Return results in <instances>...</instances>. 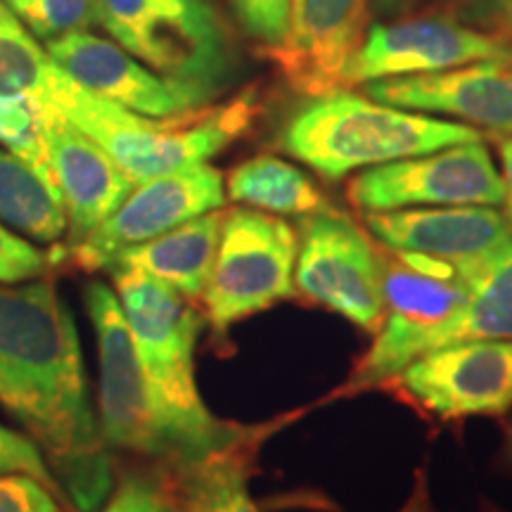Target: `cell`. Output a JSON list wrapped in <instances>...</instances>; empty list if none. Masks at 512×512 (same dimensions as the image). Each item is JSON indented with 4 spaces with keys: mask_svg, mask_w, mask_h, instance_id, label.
<instances>
[{
    "mask_svg": "<svg viewBox=\"0 0 512 512\" xmlns=\"http://www.w3.org/2000/svg\"><path fill=\"white\" fill-rule=\"evenodd\" d=\"M223 219L226 211L216 209L185 221L159 238L124 249L107 271L136 268L169 283L183 297L202 299L219 252Z\"/></svg>",
    "mask_w": 512,
    "mask_h": 512,
    "instance_id": "18",
    "label": "cell"
},
{
    "mask_svg": "<svg viewBox=\"0 0 512 512\" xmlns=\"http://www.w3.org/2000/svg\"><path fill=\"white\" fill-rule=\"evenodd\" d=\"M0 512H60L53 491L24 475L0 477Z\"/></svg>",
    "mask_w": 512,
    "mask_h": 512,
    "instance_id": "31",
    "label": "cell"
},
{
    "mask_svg": "<svg viewBox=\"0 0 512 512\" xmlns=\"http://www.w3.org/2000/svg\"><path fill=\"white\" fill-rule=\"evenodd\" d=\"M498 157H501V176L505 188L503 216L512 230V136L503 138L501 143H498Z\"/></svg>",
    "mask_w": 512,
    "mask_h": 512,
    "instance_id": "33",
    "label": "cell"
},
{
    "mask_svg": "<svg viewBox=\"0 0 512 512\" xmlns=\"http://www.w3.org/2000/svg\"><path fill=\"white\" fill-rule=\"evenodd\" d=\"M46 53L86 91L147 117H171L209 102L195 88L157 74L117 41H107L91 31L48 41Z\"/></svg>",
    "mask_w": 512,
    "mask_h": 512,
    "instance_id": "13",
    "label": "cell"
},
{
    "mask_svg": "<svg viewBox=\"0 0 512 512\" xmlns=\"http://www.w3.org/2000/svg\"><path fill=\"white\" fill-rule=\"evenodd\" d=\"M252 441L228 448L200 465L178 472V505L183 512H261L247 491Z\"/></svg>",
    "mask_w": 512,
    "mask_h": 512,
    "instance_id": "21",
    "label": "cell"
},
{
    "mask_svg": "<svg viewBox=\"0 0 512 512\" xmlns=\"http://www.w3.org/2000/svg\"><path fill=\"white\" fill-rule=\"evenodd\" d=\"M157 5L164 12H169L202 46L223 57H233L228 29L211 0H157Z\"/></svg>",
    "mask_w": 512,
    "mask_h": 512,
    "instance_id": "25",
    "label": "cell"
},
{
    "mask_svg": "<svg viewBox=\"0 0 512 512\" xmlns=\"http://www.w3.org/2000/svg\"><path fill=\"white\" fill-rule=\"evenodd\" d=\"M3 475H24L46 484L50 491L62 496L57 479L50 470L48 460L43 458L41 448L24 434L12 432L0 425V477Z\"/></svg>",
    "mask_w": 512,
    "mask_h": 512,
    "instance_id": "26",
    "label": "cell"
},
{
    "mask_svg": "<svg viewBox=\"0 0 512 512\" xmlns=\"http://www.w3.org/2000/svg\"><path fill=\"white\" fill-rule=\"evenodd\" d=\"M380 389L434 422L505 415L512 408V342L467 339L415 358Z\"/></svg>",
    "mask_w": 512,
    "mask_h": 512,
    "instance_id": "7",
    "label": "cell"
},
{
    "mask_svg": "<svg viewBox=\"0 0 512 512\" xmlns=\"http://www.w3.org/2000/svg\"><path fill=\"white\" fill-rule=\"evenodd\" d=\"M415 0H370V5H373V10L377 15L382 17H394L399 15V12L408 10Z\"/></svg>",
    "mask_w": 512,
    "mask_h": 512,
    "instance_id": "34",
    "label": "cell"
},
{
    "mask_svg": "<svg viewBox=\"0 0 512 512\" xmlns=\"http://www.w3.org/2000/svg\"><path fill=\"white\" fill-rule=\"evenodd\" d=\"M48 105L41 95H0V143L27 162L55 195H60L48 155ZM62 197V195H60Z\"/></svg>",
    "mask_w": 512,
    "mask_h": 512,
    "instance_id": "22",
    "label": "cell"
},
{
    "mask_svg": "<svg viewBox=\"0 0 512 512\" xmlns=\"http://www.w3.org/2000/svg\"><path fill=\"white\" fill-rule=\"evenodd\" d=\"M448 15L512 46V0H448Z\"/></svg>",
    "mask_w": 512,
    "mask_h": 512,
    "instance_id": "29",
    "label": "cell"
},
{
    "mask_svg": "<svg viewBox=\"0 0 512 512\" xmlns=\"http://www.w3.org/2000/svg\"><path fill=\"white\" fill-rule=\"evenodd\" d=\"M19 17L27 22L31 34L48 43L93 29L98 24V0H29Z\"/></svg>",
    "mask_w": 512,
    "mask_h": 512,
    "instance_id": "24",
    "label": "cell"
},
{
    "mask_svg": "<svg viewBox=\"0 0 512 512\" xmlns=\"http://www.w3.org/2000/svg\"><path fill=\"white\" fill-rule=\"evenodd\" d=\"M377 245L392 252H415L439 259H472L512 242L503 211L484 204L411 207L363 216Z\"/></svg>",
    "mask_w": 512,
    "mask_h": 512,
    "instance_id": "16",
    "label": "cell"
},
{
    "mask_svg": "<svg viewBox=\"0 0 512 512\" xmlns=\"http://www.w3.org/2000/svg\"><path fill=\"white\" fill-rule=\"evenodd\" d=\"M399 512H437L432 505L430 482H427V465L415 467L413 489L411 494H408L406 503L399 508Z\"/></svg>",
    "mask_w": 512,
    "mask_h": 512,
    "instance_id": "32",
    "label": "cell"
},
{
    "mask_svg": "<svg viewBox=\"0 0 512 512\" xmlns=\"http://www.w3.org/2000/svg\"><path fill=\"white\" fill-rule=\"evenodd\" d=\"M5 5H8L12 12H17V15H22V10L29 5V0H5Z\"/></svg>",
    "mask_w": 512,
    "mask_h": 512,
    "instance_id": "36",
    "label": "cell"
},
{
    "mask_svg": "<svg viewBox=\"0 0 512 512\" xmlns=\"http://www.w3.org/2000/svg\"><path fill=\"white\" fill-rule=\"evenodd\" d=\"M472 140H482L477 128L403 110L349 88L309 98L280 133L287 155L332 181Z\"/></svg>",
    "mask_w": 512,
    "mask_h": 512,
    "instance_id": "4",
    "label": "cell"
},
{
    "mask_svg": "<svg viewBox=\"0 0 512 512\" xmlns=\"http://www.w3.org/2000/svg\"><path fill=\"white\" fill-rule=\"evenodd\" d=\"M368 19L370 0H290L283 41L264 55L306 98L337 91L363 46Z\"/></svg>",
    "mask_w": 512,
    "mask_h": 512,
    "instance_id": "12",
    "label": "cell"
},
{
    "mask_svg": "<svg viewBox=\"0 0 512 512\" xmlns=\"http://www.w3.org/2000/svg\"><path fill=\"white\" fill-rule=\"evenodd\" d=\"M226 188L219 169L195 164L138 183L124 204L86 238L69 245L83 271H107L128 247L169 233L181 223L223 207Z\"/></svg>",
    "mask_w": 512,
    "mask_h": 512,
    "instance_id": "10",
    "label": "cell"
},
{
    "mask_svg": "<svg viewBox=\"0 0 512 512\" xmlns=\"http://www.w3.org/2000/svg\"><path fill=\"white\" fill-rule=\"evenodd\" d=\"M226 188L230 200L278 216H309L330 207L302 169L273 155H256L235 166Z\"/></svg>",
    "mask_w": 512,
    "mask_h": 512,
    "instance_id": "19",
    "label": "cell"
},
{
    "mask_svg": "<svg viewBox=\"0 0 512 512\" xmlns=\"http://www.w3.org/2000/svg\"><path fill=\"white\" fill-rule=\"evenodd\" d=\"M83 299H86L88 316L98 335V408L102 437L107 446L157 458L169 465V439L159 425L150 394H147L136 344H133L117 292L93 280L86 285Z\"/></svg>",
    "mask_w": 512,
    "mask_h": 512,
    "instance_id": "9",
    "label": "cell"
},
{
    "mask_svg": "<svg viewBox=\"0 0 512 512\" xmlns=\"http://www.w3.org/2000/svg\"><path fill=\"white\" fill-rule=\"evenodd\" d=\"M503 197V176L482 140L370 166L347 185V200L363 214L460 204L498 207Z\"/></svg>",
    "mask_w": 512,
    "mask_h": 512,
    "instance_id": "8",
    "label": "cell"
},
{
    "mask_svg": "<svg viewBox=\"0 0 512 512\" xmlns=\"http://www.w3.org/2000/svg\"><path fill=\"white\" fill-rule=\"evenodd\" d=\"M110 273L147 394L169 439L174 475L242 444L247 432L216 420L197 392L195 347L204 325L202 313L155 275L136 268Z\"/></svg>",
    "mask_w": 512,
    "mask_h": 512,
    "instance_id": "2",
    "label": "cell"
},
{
    "mask_svg": "<svg viewBox=\"0 0 512 512\" xmlns=\"http://www.w3.org/2000/svg\"><path fill=\"white\" fill-rule=\"evenodd\" d=\"M36 95L91 136L136 185L207 164V159L245 136L261 112L259 95L249 88L216 107L147 117L86 91L55 62Z\"/></svg>",
    "mask_w": 512,
    "mask_h": 512,
    "instance_id": "3",
    "label": "cell"
},
{
    "mask_svg": "<svg viewBox=\"0 0 512 512\" xmlns=\"http://www.w3.org/2000/svg\"><path fill=\"white\" fill-rule=\"evenodd\" d=\"M294 290L375 335L387 316L380 245L332 207L302 216Z\"/></svg>",
    "mask_w": 512,
    "mask_h": 512,
    "instance_id": "6",
    "label": "cell"
},
{
    "mask_svg": "<svg viewBox=\"0 0 512 512\" xmlns=\"http://www.w3.org/2000/svg\"><path fill=\"white\" fill-rule=\"evenodd\" d=\"M297 252V233L278 216L256 209L226 211L202 297L211 328L223 335L240 320L290 299Z\"/></svg>",
    "mask_w": 512,
    "mask_h": 512,
    "instance_id": "5",
    "label": "cell"
},
{
    "mask_svg": "<svg viewBox=\"0 0 512 512\" xmlns=\"http://www.w3.org/2000/svg\"><path fill=\"white\" fill-rule=\"evenodd\" d=\"M366 95L403 110L444 114L512 136V48L446 72L366 83Z\"/></svg>",
    "mask_w": 512,
    "mask_h": 512,
    "instance_id": "14",
    "label": "cell"
},
{
    "mask_svg": "<svg viewBox=\"0 0 512 512\" xmlns=\"http://www.w3.org/2000/svg\"><path fill=\"white\" fill-rule=\"evenodd\" d=\"M0 406L43 446L79 512L112 496V456L88 396L79 330L50 280L0 283Z\"/></svg>",
    "mask_w": 512,
    "mask_h": 512,
    "instance_id": "1",
    "label": "cell"
},
{
    "mask_svg": "<svg viewBox=\"0 0 512 512\" xmlns=\"http://www.w3.org/2000/svg\"><path fill=\"white\" fill-rule=\"evenodd\" d=\"M0 221L27 238L50 245L67 233L69 219L60 195L27 162L0 150Z\"/></svg>",
    "mask_w": 512,
    "mask_h": 512,
    "instance_id": "20",
    "label": "cell"
},
{
    "mask_svg": "<svg viewBox=\"0 0 512 512\" xmlns=\"http://www.w3.org/2000/svg\"><path fill=\"white\" fill-rule=\"evenodd\" d=\"M508 48L512 46L467 27L453 15H427L373 24L349 64L344 88L446 72L501 55Z\"/></svg>",
    "mask_w": 512,
    "mask_h": 512,
    "instance_id": "11",
    "label": "cell"
},
{
    "mask_svg": "<svg viewBox=\"0 0 512 512\" xmlns=\"http://www.w3.org/2000/svg\"><path fill=\"white\" fill-rule=\"evenodd\" d=\"M46 140L57 190L72 228L69 245H74L110 219L136 183L91 136H86L53 105H48Z\"/></svg>",
    "mask_w": 512,
    "mask_h": 512,
    "instance_id": "17",
    "label": "cell"
},
{
    "mask_svg": "<svg viewBox=\"0 0 512 512\" xmlns=\"http://www.w3.org/2000/svg\"><path fill=\"white\" fill-rule=\"evenodd\" d=\"M53 67L46 50L22 27L8 5L0 3V95L38 93Z\"/></svg>",
    "mask_w": 512,
    "mask_h": 512,
    "instance_id": "23",
    "label": "cell"
},
{
    "mask_svg": "<svg viewBox=\"0 0 512 512\" xmlns=\"http://www.w3.org/2000/svg\"><path fill=\"white\" fill-rule=\"evenodd\" d=\"M48 256L0 223V283H22L46 273Z\"/></svg>",
    "mask_w": 512,
    "mask_h": 512,
    "instance_id": "30",
    "label": "cell"
},
{
    "mask_svg": "<svg viewBox=\"0 0 512 512\" xmlns=\"http://www.w3.org/2000/svg\"><path fill=\"white\" fill-rule=\"evenodd\" d=\"M102 512H183L169 486L143 475H126Z\"/></svg>",
    "mask_w": 512,
    "mask_h": 512,
    "instance_id": "27",
    "label": "cell"
},
{
    "mask_svg": "<svg viewBox=\"0 0 512 512\" xmlns=\"http://www.w3.org/2000/svg\"><path fill=\"white\" fill-rule=\"evenodd\" d=\"M98 24L157 74L195 88L207 100L226 86L233 69V57L202 46L157 0H98Z\"/></svg>",
    "mask_w": 512,
    "mask_h": 512,
    "instance_id": "15",
    "label": "cell"
},
{
    "mask_svg": "<svg viewBox=\"0 0 512 512\" xmlns=\"http://www.w3.org/2000/svg\"><path fill=\"white\" fill-rule=\"evenodd\" d=\"M501 465L512 475V415L503 420V444H501Z\"/></svg>",
    "mask_w": 512,
    "mask_h": 512,
    "instance_id": "35",
    "label": "cell"
},
{
    "mask_svg": "<svg viewBox=\"0 0 512 512\" xmlns=\"http://www.w3.org/2000/svg\"><path fill=\"white\" fill-rule=\"evenodd\" d=\"M240 24L252 38L273 48L283 41L290 19V0H230Z\"/></svg>",
    "mask_w": 512,
    "mask_h": 512,
    "instance_id": "28",
    "label": "cell"
}]
</instances>
